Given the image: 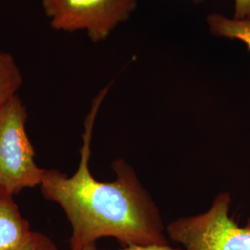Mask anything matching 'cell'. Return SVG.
I'll list each match as a JSON object with an SVG mask.
<instances>
[{
	"mask_svg": "<svg viewBox=\"0 0 250 250\" xmlns=\"http://www.w3.org/2000/svg\"><path fill=\"white\" fill-rule=\"evenodd\" d=\"M53 30L83 31L94 43L106 40L127 21L138 0H41Z\"/></svg>",
	"mask_w": 250,
	"mask_h": 250,
	"instance_id": "cell-4",
	"label": "cell"
},
{
	"mask_svg": "<svg viewBox=\"0 0 250 250\" xmlns=\"http://www.w3.org/2000/svg\"><path fill=\"white\" fill-rule=\"evenodd\" d=\"M26 107L18 95L0 111V197H13L40 187L45 170L36 164L27 134Z\"/></svg>",
	"mask_w": 250,
	"mask_h": 250,
	"instance_id": "cell-2",
	"label": "cell"
},
{
	"mask_svg": "<svg viewBox=\"0 0 250 250\" xmlns=\"http://www.w3.org/2000/svg\"><path fill=\"white\" fill-rule=\"evenodd\" d=\"M234 18L250 19V0H234Z\"/></svg>",
	"mask_w": 250,
	"mask_h": 250,
	"instance_id": "cell-10",
	"label": "cell"
},
{
	"mask_svg": "<svg viewBox=\"0 0 250 250\" xmlns=\"http://www.w3.org/2000/svg\"><path fill=\"white\" fill-rule=\"evenodd\" d=\"M206 23L212 35L243 42L250 51V19L229 18L220 13H210Z\"/></svg>",
	"mask_w": 250,
	"mask_h": 250,
	"instance_id": "cell-6",
	"label": "cell"
},
{
	"mask_svg": "<svg viewBox=\"0 0 250 250\" xmlns=\"http://www.w3.org/2000/svg\"><path fill=\"white\" fill-rule=\"evenodd\" d=\"M22 74L11 54L0 48V111L17 96Z\"/></svg>",
	"mask_w": 250,
	"mask_h": 250,
	"instance_id": "cell-7",
	"label": "cell"
},
{
	"mask_svg": "<svg viewBox=\"0 0 250 250\" xmlns=\"http://www.w3.org/2000/svg\"><path fill=\"white\" fill-rule=\"evenodd\" d=\"M79 250H98V249H97L96 243H93V244H90V245L83 247V249H81Z\"/></svg>",
	"mask_w": 250,
	"mask_h": 250,
	"instance_id": "cell-11",
	"label": "cell"
},
{
	"mask_svg": "<svg viewBox=\"0 0 250 250\" xmlns=\"http://www.w3.org/2000/svg\"><path fill=\"white\" fill-rule=\"evenodd\" d=\"M117 250H183L171 248L169 244H148V245H129Z\"/></svg>",
	"mask_w": 250,
	"mask_h": 250,
	"instance_id": "cell-9",
	"label": "cell"
},
{
	"mask_svg": "<svg viewBox=\"0 0 250 250\" xmlns=\"http://www.w3.org/2000/svg\"><path fill=\"white\" fill-rule=\"evenodd\" d=\"M193 1H195V2H200V1H203V0H193Z\"/></svg>",
	"mask_w": 250,
	"mask_h": 250,
	"instance_id": "cell-12",
	"label": "cell"
},
{
	"mask_svg": "<svg viewBox=\"0 0 250 250\" xmlns=\"http://www.w3.org/2000/svg\"><path fill=\"white\" fill-rule=\"evenodd\" d=\"M107 92V87L99 93L85 119L77 170L72 176L45 170L41 193L61 206L67 216L72 226L71 250H81L103 237L115 238L123 248L169 244L158 207L126 161H113L114 181L101 182L91 173L93 130Z\"/></svg>",
	"mask_w": 250,
	"mask_h": 250,
	"instance_id": "cell-1",
	"label": "cell"
},
{
	"mask_svg": "<svg viewBox=\"0 0 250 250\" xmlns=\"http://www.w3.org/2000/svg\"><path fill=\"white\" fill-rule=\"evenodd\" d=\"M33 232L13 197H0V250H14Z\"/></svg>",
	"mask_w": 250,
	"mask_h": 250,
	"instance_id": "cell-5",
	"label": "cell"
},
{
	"mask_svg": "<svg viewBox=\"0 0 250 250\" xmlns=\"http://www.w3.org/2000/svg\"><path fill=\"white\" fill-rule=\"evenodd\" d=\"M14 250H59L51 238L44 233L32 232L25 241Z\"/></svg>",
	"mask_w": 250,
	"mask_h": 250,
	"instance_id": "cell-8",
	"label": "cell"
},
{
	"mask_svg": "<svg viewBox=\"0 0 250 250\" xmlns=\"http://www.w3.org/2000/svg\"><path fill=\"white\" fill-rule=\"evenodd\" d=\"M231 203L229 193L219 194L206 212L168 224V236L185 250H250V219L243 226L234 222Z\"/></svg>",
	"mask_w": 250,
	"mask_h": 250,
	"instance_id": "cell-3",
	"label": "cell"
}]
</instances>
